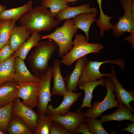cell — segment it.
I'll return each mask as SVG.
<instances>
[{
	"label": "cell",
	"mask_w": 134,
	"mask_h": 134,
	"mask_svg": "<svg viewBox=\"0 0 134 134\" xmlns=\"http://www.w3.org/2000/svg\"><path fill=\"white\" fill-rule=\"evenodd\" d=\"M19 22L30 34L41 31H48L60 24L50 11L41 6L32 8L20 19Z\"/></svg>",
	"instance_id": "6da1fadb"
},
{
	"label": "cell",
	"mask_w": 134,
	"mask_h": 134,
	"mask_svg": "<svg viewBox=\"0 0 134 134\" xmlns=\"http://www.w3.org/2000/svg\"><path fill=\"white\" fill-rule=\"evenodd\" d=\"M58 46L51 39L39 42L28 58V62L34 75L38 78L49 67L48 63Z\"/></svg>",
	"instance_id": "7a4b0ae2"
},
{
	"label": "cell",
	"mask_w": 134,
	"mask_h": 134,
	"mask_svg": "<svg viewBox=\"0 0 134 134\" xmlns=\"http://www.w3.org/2000/svg\"><path fill=\"white\" fill-rule=\"evenodd\" d=\"M78 29L73 19H67L62 26L56 28L53 32L42 36L40 40L49 39L55 41L59 47L58 56L62 58L72 49L73 37Z\"/></svg>",
	"instance_id": "3957f363"
},
{
	"label": "cell",
	"mask_w": 134,
	"mask_h": 134,
	"mask_svg": "<svg viewBox=\"0 0 134 134\" xmlns=\"http://www.w3.org/2000/svg\"><path fill=\"white\" fill-rule=\"evenodd\" d=\"M124 12L123 16L118 17V21L113 25L111 30L114 36L118 37L125 32L130 33L125 40L134 47V0H119Z\"/></svg>",
	"instance_id": "277c9868"
},
{
	"label": "cell",
	"mask_w": 134,
	"mask_h": 134,
	"mask_svg": "<svg viewBox=\"0 0 134 134\" xmlns=\"http://www.w3.org/2000/svg\"><path fill=\"white\" fill-rule=\"evenodd\" d=\"M73 46L68 53L62 58L61 62L68 66L71 65L78 59L92 53H99L103 48L101 44L88 42L82 34H77L73 41Z\"/></svg>",
	"instance_id": "5b68a950"
},
{
	"label": "cell",
	"mask_w": 134,
	"mask_h": 134,
	"mask_svg": "<svg viewBox=\"0 0 134 134\" xmlns=\"http://www.w3.org/2000/svg\"><path fill=\"white\" fill-rule=\"evenodd\" d=\"M104 85L107 89L105 97L101 101H97L93 103L92 108L88 109L85 112L86 117L97 119L107 110L118 106L119 104L115 99V94L113 93L114 85L109 78L105 79Z\"/></svg>",
	"instance_id": "8992f818"
},
{
	"label": "cell",
	"mask_w": 134,
	"mask_h": 134,
	"mask_svg": "<svg viewBox=\"0 0 134 134\" xmlns=\"http://www.w3.org/2000/svg\"><path fill=\"white\" fill-rule=\"evenodd\" d=\"M106 63H110L118 65L123 70L125 69V63L122 58L118 59L107 60L102 61H88L84 68L82 75L79 79L77 86L83 83L94 81L97 79H100L103 76L109 77L112 74L111 72L102 74L100 71V68L102 64Z\"/></svg>",
	"instance_id": "52a82bcc"
},
{
	"label": "cell",
	"mask_w": 134,
	"mask_h": 134,
	"mask_svg": "<svg viewBox=\"0 0 134 134\" xmlns=\"http://www.w3.org/2000/svg\"><path fill=\"white\" fill-rule=\"evenodd\" d=\"M52 76V67H50L38 78L39 92L38 107L39 114H46L48 103L52 101L50 84Z\"/></svg>",
	"instance_id": "ba28073f"
},
{
	"label": "cell",
	"mask_w": 134,
	"mask_h": 134,
	"mask_svg": "<svg viewBox=\"0 0 134 134\" xmlns=\"http://www.w3.org/2000/svg\"><path fill=\"white\" fill-rule=\"evenodd\" d=\"M39 92L38 83H18L17 97L22 99L24 104L33 109L38 107Z\"/></svg>",
	"instance_id": "9c48e42d"
},
{
	"label": "cell",
	"mask_w": 134,
	"mask_h": 134,
	"mask_svg": "<svg viewBox=\"0 0 134 134\" xmlns=\"http://www.w3.org/2000/svg\"><path fill=\"white\" fill-rule=\"evenodd\" d=\"M12 114V115L18 116L23 119L34 133L37 126L39 115L38 112L24 104L19 98L17 97L14 101Z\"/></svg>",
	"instance_id": "30bf717a"
},
{
	"label": "cell",
	"mask_w": 134,
	"mask_h": 134,
	"mask_svg": "<svg viewBox=\"0 0 134 134\" xmlns=\"http://www.w3.org/2000/svg\"><path fill=\"white\" fill-rule=\"evenodd\" d=\"M52 118L53 120L65 129L75 134V132L78 127L81 123L84 122L86 117L85 112L77 111L75 112L69 111L64 115Z\"/></svg>",
	"instance_id": "8fae6325"
},
{
	"label": "cell",
	"mask_w": 134,
	"mask_h": 134,
	"mask_svg": "<svg viewBox=\"0 0 134 134\" xmlns=\"http://www.w3.org/2000/svg\"><path fill=\"white\" fill-rule=\"evenodd\" d=\"M82 95L81 92L67 91L64 95L63 100L58 107L54 108L51 104H48L47 116L52 118L65 115L69 111L72 105L78 100Z\"/></svg>",
	"instance_id": "7c38bea8"
},
{
	"label": "cell",
	"mask_w": 134,
	"mask_h": 134,
	"mask_svg": "<svg viewBox=\"0 0 134 134\" xmlns=\"http://www.w3.org/2000/svg\"><path fill=\"white\" fill-rule=\"evenodd\" d=\"M112 73L109 77L113 83L114 86L116 100L119 104H124L129 108L133 112L134 110L130 104V102L134 101V90H126L120 83L115 75L114 66L110 68Z\"/></svg>",
	"instance_id": "4fadbf2b"
},
{
	"label": "cell",
	"mask_w": 134,
	"mask_h": 134,
	"mask_svg": "<svg viewBox=\"0 0 134 134\" xmlns=\"http://www.w3.org/2000/svg\"><path fill=\"white\" fill-rule=\"evenodd\" d=\"M76 61L75 67L72 72L64 78L67 91L73 92L76 91L79 81L88 61L86 56H85Z\"/></svg>",
	"instance_id": "5bb4252c"
},
{
	"label": "cell",
	"mask_w": 134,
	"mask_h": 134,
	"mask_svg": "<svg viewBox=\"0 0 134 134\" xmlns=\"http://www.w3.org/2000/svg\"><path fill=\"white\" fill-rule=\"evenodd\" d=\"M14 73L13 80L18 83H38L39 79L28 70L24 60L16 57L14 63Z\"/></svg>",
	"instance_id": "9a60e30c"
},
{
	"label": "cell",
	"mask_w": 134,
	"mask_h": 134,
	"mask_svg": "<svg viewBox=\"0 0 134 134\" xmlns=\"http://www.w3.org/2000/svg\"><path fill=\"white\" fill-rule=\"evenodd\" d=\"M61 62L57 59L53 61L52 76L53 85L51 91V96L57 95L63 97L67 92L64 78L62 74L60 68Z\"/></svg>",
	"instance_id": "2e32d148"
},
{
	"label": "cell",
	"mask_w": 134,
	"mask_h": 134,
	"mask_svg": "<svg viewBox=\"0 0 134 134\" xmlns=\"http://www.w3.org/2000/svg\"><path fill=\"white\" fill-rule=\"evenodd\" d=\"M18 83L14 81L0 84V108L14 101L17 98Z\"/></svg>",
	"instance_id": "e0dca14e"
},
{
	"label": "cell",
	"mask_w": 134,
	"mask_h": 134,
	"mask_svg": "<svg viewBox=\"0 0 134 134\" xmlns=\"http://www.w3.org/2000/svg\"><path fill=\"white\" fill-rule=\"evenodd\" d=\"M97 11L98 10L95 7H91V4L89 3L75 7L68 6L60 12L55 18L60 22L73 18L81 14L96 13Z\"/></svg>",
	"instance_id": "ac0fdd59"
},
{
	"label": "cell",
	"mask_w": 134,
	"mask_h": 134,
	"mask_svg": "<svg viewBox=\"0 0 134 134\" xmlns=\"http://www.w3.org/2000/svg\"><path fill=\"white\" fill-rule=\"evenodd\" d=\"M117 107V110L111 114L100 115V120L102 123L112 120L120 121L124 120L134 122V115L129 108L123 104H119Z\"/></svg>",
	"instance_id": "d6986e66"
},
{
	"label": "cell",
	"mask_w": 134,
	"mask_h": 134,
	"mask_svg": "<svg viewBox=\"0 0 134 134\" xmlns=\"http://www.w3.org/2000/svg\"><path fill=\"white\" fill-rule=\"evenodd\" d=\"M98 12L84 13L79 14L74 17L75 25L78 29L81 30L86 35V40L88 42L90 39L89 31L92 24L97 19L96 17Z\"/></svg>",
	"instance_id": "ffe728a7"
},
{
	"label": "cell",
	"mask_w": 134,
	"mask_h": 134,
	"mask_svg": "<svg viewBox=\"0 0 134 134\" xmlns=\"http://www.w3.org/2000/svg\"><path fill=\"white\" fill-rule=\"evenodd\" d=\"M105 80V79L103 78L98 80L86 82L78 86V87L80 89L84 91L85 95L82 101V104L77 111H80L85 107H88L90 109L92 108L91 101L93 97L92 93L93 90L99 85H100L104 87Z\"/></svg>",
	"instance_id": "44dd1931"
},
{
	"label": "cell",
	"mask_w": 134,
	"mask_h": 134,
	"mask_svg": "<svg viewBox=\"0 0 134 134\" xmlns=\"http://www.w3.org/2000/svg\"><path fill=\"white\" fill-rule=\"evenodd\" d=\"M30 34L22 25L15 26L9 40L12 49L16 51L29 37Z\"/></svg>",
	"instance_id": "7402d4cb"
},
{
	"label": "cell",
	"mask_w": 134,
	"mask_h": 134,
	"mask_svg": "<svg viewBox=\"0 0 134 134\" xmlns=\"http://www.w3.org/2000/svg\"><path fill=\"white\" fill-rule=\"evenodd\" d=\"M33 1L30 0L22 6L9 9H5L0 15L1 20L20 19L27 11L32 8Z\"/></svg>",
	"instance_id": "603a6c76"
},
{
	"label": "cell",
	"mask_w": 134,
	"mask_h": 134,
	"mask_svg": "<svg viewBox=\"0 0 134 134\" xmlns=\"http://www.w3.org/2000/svg\"><path fill=\"white\" fill-rule=\"evenodd\" d=\"M7 133L9 134H33V132L21 118L12 115L8 125Z\"/></svg>",
	"instance_id": "cb8c5ba5"
},
{
	"label": "cell",
	"mask_w": 134,
	"mask_h": 134,
	"mask_svg": "<svg viewBox=\"0 0 134 134\" xmlns=\"http://www.w3.org/2000/svg\"><path fill=\"white\" fill-rule=\"evenodd\" d=\"M16 57L14 52L8 59L0 63V84L13 81L14 63Z\"/></svg>",
	"instance_id": "d4e9b609"
},
{
	"label": "cell",
	"mask_w": 134,
	"mask_h": 134,
	"mask_svg": "<svg viewBox=\"0 0 134 134\" xmlns=\"http://www.w3.org/2000/svg\"><path fill=\"white\" fill-rule=\"evenodd\" d=\"M41 36L39 33L32 35L15 52L16 57L24 60L25 59L30 50L37 46Z\"/></svg>",
	"instance_id": "484cf974"
},
{
	"label": "cell",
	"mask_w": 134,
	"mask_h": 134,
	"mask_svg": "<svg viewBox=\"0 0 134 134\" xmlns=\"http://www.w3.org/2000/svg\"><path fill=\"white\" fill-rule=\"evenodd\" d=\"M16 21L14 20L0 22V49L9 42Z\"/></svg>",
	"instance_id": "4316f807"
},
{
	"label": "cell",
	"mask_w": 134,
	"mask_h": 134,
	"mask_svg": "<svg viewBox=\"0 0 134 134\" xmlns=\"http://www.w3.org/2000/svg\"><path fill=\"white\" fill-rule=\"evenodd\" d=\"M41 6L50 8L51 14L55 17L61 11L68 6V3L65 0H42Z\"/></svg>",
	"instance_id": "83f0119b"
},
{
	"label": "cell",
	"mask_w": 134,
	"mask_h": 134,
	"mask_svg": "<svg viewBox=\"0 0 134 134\" xmlns=\"http://www.w3.org/2000/svg\"><path fill=\"white\" fill-rule=\"evenodd\" d=\"M14 101L0 108V130L4 134L7 133L8 125L12 116Z\"/></svg>",
	"instance_id": "f1b7e54d"
},
{
	"label": "cell",
	"mask_w": 134,
	"mask_h": 134,
	"mask_svg": "<svg viewBox=\"0 0 134 134\" xmlns=\"http://www.w3.org/2000/svg\"><path fill=\"white\" fill-rule=\"evenodd\" d=\"M36 127L34 131L35 134H50L49 130L53 119V118L45 116L42 113L39 114Z\"/></svg>",
	"instance_id": "f546056e"
},
{
	"label": "cell",
	"mask_w": 134,
	"mask_h": 134,
	"mask_svg": "<svg viewBox=\"0 0 134 134\" xmlns=\"http://www.w3.org/2000/svg\"><path fill=\"white\" fill-rule=\"evenodd\" d=\"M84 122L89 131L94 134H109L103 128L102 123L99 119L92 118H85Z\"/></svg>",
	"instance_id": "4dcf8cb0"
},
{
	"label": "cell",
	"mask_w": 134,
	"mask_h": 134,
	"mask_svg": "<svg viewBox=\"0 0 134 134\" xmlns=\"http://www.w3.org/2000/svg\"><path fill=\"white\" fill-rule=\"evenodd\" d=\"M14 52L8 42L0 49V63L8 59Z\"/></svg>",
	"instance_id": "1f68e13d"
},
{
	"label": "cell",
	"mask_w": 134,
	"mask_h": 134,
	"mask_svg": "<svg viewBox=\"0 0 134 134\" xmlns=\"http://www.w3.org/2000/svg\"><path fill=\"white\" fill-rule=\"evenodd\" d=\"M49 132L50 134H74L65 129L58 123L53 120L51 125Z\"/></svg>",
	"instance_id": "d6a6232c"
},
{
	"label": "cell",
	"mask_w": 134,
	"mask_h": 134,
	"mask_svg": "<svg viewBox=\"0 0 134 134\" xmlns=\"http://www.w3.org/2000/svg\"><path fill=\"white\" fill-rule=\"evenodd\" d=\"M75 134L82 133L84 134H93L89 130L88 126L84 122L80 124L77 128L75 132Z\"/></svg>",
	"instance_id": "836d02e7"
},
{
	"label": "cell",
	"mask_w": 134,
	"mask_h": 134,
	"mask_svg": "<svg viewBox=\"0 0 134 134\" xmlns=\"http://www.w3.org/2000/svg\"><path fill=\"white\" fill-rule=\"evenodd\" d=\"M102 0H97V2L98 4L100 11V15L99 18L100 20H104L106 18L107 15L103 12L102 8L101 2Z\"/></svg>",
	"instance_id": "e575fe53"
},
{
	"label": "cell",
	"mask_w": 134,
	"mask_h": 134,
	"mask_svg": "<svg viewBox=\"0 0 134 134\" xmlns=\"http://www.w3.org/2000/svg\"><path fill=\"white\" fill-rule=\"evenodd\" d=\"M125 125L128 126L127 127L125 128L120 129V130L121 131H126L129 132L134 134V122L130 124H127Z\"/></svg>",
	"instance_id": "d590c367"
},
{
	"label": "cell",
	"mask_w": 134,
	"mask_h": 134,
	"mask_svg": "<svg viewBox=\"0 0 134 134\" xmlns=\"http://www.w3.org/2000/svg\"><path fill=\"white\" fill-rule=\"evenodd\" d=\"M6 8V6L5 5L0 4V15L2 11Z\"/></svg>",
	"instance_id": "8d00e7d4"
},
{
	"label": "cell",
	"mask_w": 134,
	"mask_h": 134,
	"mask_svg": "<svg viewBox=\"0 0 134 134\" xmlns=\"http://www.w3.org/2000/svg\"><path fill=\"white\" fill-rule=\"evenodd\" d=\"M65 1L68 3L69 2H70L72 3H74L75 2L78 1L79 0H65Z\"/></svg>",
	"instance_id": "74e56055"
},
{
	"label": "cell",
	"mask_w": 134,
	"mask_h": 134,
	"mask_svg": "<svg viewBox=\"0 0 134 134\" xmlns=\"http://www.w3.org/2000/svg\"><path fill=\"white\" fill-rule=\"evenodd\" d=\"M3 133L0 130V134H3Z\"/></svg>",
	"instance_id": "f35d334b"
},
{
	"label": "cell",
	"mask_w": 134,
	"mask_h": 134,
	"mask_svg": "<svg viewBox=\"0 0 134 134\" xmlns=\"http://www.w3.org/2000/svg\"><path fill=\"white\" fill-rule=\"evenodd\" d=\"M1 20H0V21H1Z\"/></svg>",
	"instance_id": "ab89813d"
}]
</instances>
